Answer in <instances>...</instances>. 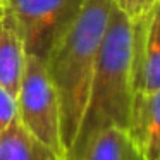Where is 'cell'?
<instances>
[{"label": "cell", "mask_w": 160, "mask_h": 160, "mask_svg": "<svg viewBox=\"0 0 160 160\" xmlns=\"http://www.w3.org/2000/svg\"><path fill=\"white\" fill-rule=\"evenodd\" d=\"M129 134L145 160H160V90L136 93Z\"/></svg>", "instance_id": "6"}, {"label": "cell", "mask_w": 160, "mask_h": 160, "mask_svg": "<svg viewBox=\"0 0 160 160\" xmlns=\"http://www.w3.org/2000/svg\"><path fill=\"white\" fill-rule=\"evenodd\" d=\"M28 55L45 59L78 18L84 0H7Z\"/></svg>", "instance_id": "4"}, {"label": "cell", "mask_w": 160, "mask_h": 160, "mask_svg": "<svg viewBox=\"0 0 160 160\" xmlns=\"http://www.w3.org/2000/svg\"><path fill=\"white\" fill-rule=\"evenodd\" d=\"M0 160H59L16 119L0 131Z\"/></svg>", "instance_id": "9"}, {"label": "cell", "mask_w": 160, "mask_h": 160, "mask_svg": "<svg viewBox=\"0 0 160 160\" xmlns=\"http://www.w3.org/2000/svg\"><path fill=\"white\" fill-rule=\"evenodd\" d=\"M81 160H145L139 153L136 143L132 141L128 129L122 128H107L100 131Z\"/></svg>", "instance_id": "8"}, {"label": "cell", "mask_w": 160, "mask_h": 160, "mask_svg": "<svg viewBox=\"0 0 160 160\" xmlns=\"http://www.w3.org/2000/svg\"><path fill=\"white\" fill-rule=\"evenodd\" d=\"M134 24L114 7L100 47L88 103L67 160H81L91 139L107 128H129L134 83Z\"/></svg>", "instance_id": "2"}, {"label": "cell", "mask_w": 160, "mask_h": 160, "mask_svg": "<svg viewBox=\"0 0 160 160\" xmlns=\"http://www.w3.org/2000/svg\"><path fill=\"white\" fill-rule=\"evenodd\" d=\"M136 93L160 90V2L143 21L134 24Z\"/></svg>", "instance_id": "5"}, {"label": "cell", "mask_w": 160, "mask_h": 160, "mask_svg": "<svg viewBox=\"0 0 160 160\" xmlns=\"http://www.w3.org/2000/svg\"><path fill=\"white\" fill-rule=\"evenodd\" d=\"M9 14V2L7 0H0V19Z\"/></svg>", "instance_id": "11"}, {"label": "cell", "mask_w": 160, "mask_h": 160, "mask_svg": "<svg viewBox=\"0 0 160 160\" xmlns=\"http://www.w3.org/2000/svg\"><path fill=\"white\" fill-rule=\"evenodd\" d=\"M24 38L18 21L9 11L0 19V86L18 95L26 64Z\"/></svg>", "instance_id": "7"}, {"label": "cell", "mask_w": 160, "mask_h": 160, "mask_svg": "<svg viewBox=\"0 0 160 160\" xmlns=\"http://www.w3.org/2000/svg\"><path fill=\"white\" fill-rule=\"evenodd\" d=\"M18 121L59 160H66L60 105L47 72L45 59L26 55L24 72L18 95Z\"/></svg>", "instance_id": "3"}, {"label": "cell", "mask_w": 160, "mask_h": 160, "mask_svg": "<svg viewBox=\"0 0 160 160\" xmlns=\"http://www.w3.org/2000/svg\"><path fill=\"white\" fill-rule=\"evenodd\" d=\"M112 11V0H84L74 22L45 57L47 72L60 105L66 160L83 121L95 66Z\"/></svg>", "instance_id": "1"}, {"label": "cell", "mask_w": 160, "mask_h": 160, "mask_svg": "<svg viewBox=\"0 0 160 160\" xmlns=\"http://www.w3.org/2000/svg\"><path fill=\"white\" fill-rule=\"evenodd\" d=\"M112 2L117 11H121L132 24H136L152 12V9L160 0H112Z\"/></svg>", "instance_id": "10"}]
</instances>
